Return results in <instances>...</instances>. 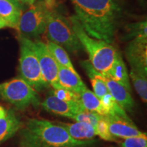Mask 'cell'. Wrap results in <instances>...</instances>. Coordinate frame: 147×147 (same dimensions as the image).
I'll list each match as a JSON object with an SVG mask.
<instances>
[{"label": "cell", "mask_w": 147, "mask_h": 147, "mask_svg": "<svg viewBox=\"0 0 147 147\" xmlns=\"http://www.w3.org/2000/svg\"><path fill=\"white\" fill-rule=\"evenodd\" d=\"M34 42V49L39 61L44 78L53 89L61 87L59 83V65L44 42Z\"/></svg>", "instance_id": "8"}, {"label": "cell", "mask_w": 147, "mask_h": 147, "mask_svg": "<svg viewBox=\"0 0 147 147\" xmlns=\"http://www.w3.org/2000/svg\"><path fill=\"white\" fill-rule=\"evenodd\" d=\"M80 101L84 108L88 111L95 113L101 116H107L108 113L103 106L100 99L91 91L86 89L80 93Z\"/></svg>", "instance_id": "19"}, {"label": "cell", "mask_w": 147, "mask_h": 147, "mask_svg": "<svg viewBox=\"0 0 147 147\" xmlns=\"http://www.w3.org/2000/svg\"><path fill=\"white\" fill-rule=\"evenodd\" d=\"M23 126V122L14 110H8L6 115L0 119V144L13 137Z\"/></svg>", "instance_id": "13"}, {"label": "cell", "mask_w": 147, "mask_h": 147, "mask_svg": "<svg viewBox=\"0 0 147 147\" xmlns=\"http://www.w3.org/2000/svg\"><path fill=\"white\" fill-rule=\"evenodd\" d=\"M105 74L115 81L124 87L129 93H131V85H130L129 76L128 75L127 69L121 54L119 51L116 53L115 60L112 67L107 71V73Z\"/></svg>", "instance_id": "15"}, {"label": "cell", "mask_w": 147, "mask_h": 147, "mask_svg": "<svg viewBox=\"0 0 147 147\" xmlns=\"http://www.w3.org/2000/svg\"><path fill=\"white\" fill-rule=\"evenodd\" d=\"M45 3L49 7H53V0H46Z\"/></svg>", "instance_id": "31"}, {"label": "cell", "mask_w": 147, "mask_h": 147, "mask_svg": "<svg viewBox=\"0 0 147 147\" xmlns=\"http://www.w3.org/2000/svg\"><path fill=\"white\" fill-rule=\"evenodd\" d=\"M19 73L21 78L36 91L49 87L42 75L34 49V42L25 36H20Z\"/></svg>", "instance_id": "4"}, {"label": "cell", "mask_w": 147, "mask_h": 147, "mask_svg": "<svg viewBox=\"0 0 147 147\" xmlns=\"http://www.w3.org/2000/svg\"><path fill=\"white\" fill-rule=\"evenodd\" d=\"M21 14L19 6L8 0H0V18L6 23L7 27L17 29Z\"/></svg>", "instance_id": "18"}, {"label": "cell", "mask_w": 147, "mask_h": 147, "mask_svg": "<svg viewBox=\"0 0 147 147\" xmlns=\"http://www.w3.org/2000/svg\"><path fill=\"white\" fill-rule=\"evenodd\" d=\"M16 1L19 3L21 6H23V5L27 4V3L29 4V0H16Z\"/></svg>", "instance_id": "29"}, {"label": "cell", "mask_w": 147, "mask_h": 147, "mask_svg": "<svg viewBox=\"0 0 147 147\" xmlns=\"http://www.w3.org/2000/svg\"><path fill=\"white\" fill-rule=\"evenodd\" d=\"M58 78L59 83L61 87L78 94L87 88L77 71L63 66L59 65Z\"/></svg>", "instance_id": "14"}, {"label": "cell", "mask_w": 147, "mask_h": 147, "mask_svg": "<svg viewBox=\"0 0 147 147\" xmlns=\"http://www.w3.org/2000/svg\"><path fill=\"white\" fill-rule=\"evenodd\" d=\"M126 34L124 40L135 38H147V22L142 21L130 23L125 27Z\"/></svg>", "instance_id": "23"}, {"label": "cell", "mask_w": 147, "mask_h": 147, "mask_svg": "<svg viewBox=\"0 0 147 147\" xmlns=\"http://www.w3.org/2000/svg\"><path fill=\"white\" fill-rule=\"evenodd\" d=\"M40 105L45 110L54 115L72 119L77 114L85 109L80 102H67L50 95L45 98Z\"/></svg>", "instance_id": "10"}, {"label": "cell", "mask_w": 147, "mask_h": 147, "mask_svg": "<svg viewBox=\"0 0 147 147\" xmlns=\"http://www.w3.org/2000/svg\"><path fill=\"white\" fill-rule=\"evenodd\" d=\"M120 147H147V136L127 138L120 143Z\"/></svg>", "instance_id": "27"}, {"label": "cell", "mask_w": 147, "mask_h": 147, "mask_svg": "<svg viewBox=\"0 0 147 147\" xmlns=\"http://www.w3.org/2000/svg\"><path fill=\"white\" fill-rule=\"evenodd\" d=\"M69 21L82 47L87 51L93 67L99 72L107 73L115 60L117 49L112 44L89 36L75 15L71 16Z\"/></svg>", "instance_id": "3"}, {"label": "cell", "mask_w": 147, "mask_h": 147, "mask_svg": "<svg viewBox=\"0 0 147 147\" xmlns=\"http://www.w3.org/2000/svg\"><path fill=\"white\" fill-rule=\"evenodd\" d=\"M96 136H100L101 138L110 142H115L116 138L110 134L108 126V122L105 116H101L98 122L95 127Z\"/></svg>", "instance_id": "24"}, {"label": "cell", "mask_w": 147, "mask_h": 147, "mask_svg": "<svg viewBox=\"0 0 147 147\" xmlns=\"http://www.w3.org/2000/svg\"><path fill=\"white\" fill-rule=\"evenodd\" d=\"M108 92L116 102L125 110L131 112L134 107V101L131 94L124 87L113 80L106 74H102Z\"/></svg>", "instance_id": "12"}, {"label": "cell", "mask_w": 147, "mask_h": 147, "mask_svg": "<svg viewBox=\"0 0 147 147\" xmlns=\"http://www.w3.org/2000/svg\"><path fill=\"white\" fill-rule=\"evenodd\" d=\"M81 65L91 80L93 93L100 100L104 95L108 93V90L104 82L102 74L97 71L93 67L89 60L82 61Z\"/></svg>", "instance_id": "17"}, {"label": "cell", "mask_w": 147, "mask_h": 147, "mask_svg": "<svg viewBox=\"0 0 147 147\" xmlns=\"http://www.w3.org/2000/svg\"><path fill=\"white\" fill-rule=\"evenodd\" d=\"M101 115L98 114L84 110L81 113L75 115L72 119L76 122H83L85 123L90 124L95 127Z\"/></svg>", "instance_id": "26"}, {"label": "cell", "mask_w": 147, "mask_h": 147, "mask_svg": "<svg viewBox=\"0 0 147 147\" xmlns=\"http://www.w3.org/2000/svg\"><path fill=\"white\" fill-rule=\"evenodd\" d=\"M52 95L57 98L67 102H80V94L71 91L70 90L65 89L63 87H61L53 89L52 91Z\"/></svg>", "instance_id": "25"}, {"label": "cell", "mask_w": 147, "mask_h": 147, "mask_svg": "<svg viewBox=\"0 0 147 147\" xmlns=\"http://www.w3.org/2000/svg\"><path fill=\"white\" fill-rule=\"evenodd\" d=\"M133 82L134 87L140 97L142 102H147V77L146 73L131 69L129 76Z\"/></svg>", "instance_id": "22"}, {"label": "cell", "mask_w": 147, "mask_h": 147, "mask_svg": "<svg viewBox=\"0 0 147 147\" xmlns=\"http://www.w3.org/2000/svg\"><path fill=\"white\" fill-rule=\"evenodd\" d=\"M49 8L45 1H38L31 5L21 14L17 30L25 36H38L45 32Z\"/></svg>", "instance_id": "7"}, {"label": "cell", "mask_w": 147, "mask_h": 147, "mask_svg": "<svg viewBox=\"0 0 147 147\" xmlns=\"http://www.w3.org/2000/svg\"><path fill=\"white\" fill-rule=\"evenodd\" d=\"M46 45L55 61L57 62L59 65L67 67L74 71H76L71 63L68 54L64 49V48L50 40L48 41Z\"/></svg>", "instance_id": "21"}, {"label": "cell", "mask_w": 147, "mask_h": 147, "mask_svg": "<svg viewBox=\"0 0 147 147\" xmlns=\"http://www.w3.org/2000/svg\"><path fill=\"white\" fill-rule=\"evenodd\" d=\"M65 128L72 138L80 141H89L94 140L96 136L95 127L91 125L83 122H76L74 123H58Z\"/></svg>", "instance_id": "16"}, {"label": "cell", "mask_w": 147, "mask_h": 147, "mask_svg": "<svg viewBox=\"0 0 147 147\" xmlns=\"http://www.w3.org/2000/svg\"><path fill=\"white\" fill-rule=\"evenodd\" d=\"M95 142L77 140L65 128L45 119H29L20 129L18 147H90Z\"/></svg>", "instance_id": "2"}, {"label": "cell", "mask_w": 147, "mask_h": 147, "mask_svg": "<svg viewBox=\"0 0 147 147\" xmlns=\"http://www.w3.org/2000/svg\"><path fill=\"white\" fill-rule=\"evenodd\" d=\"M125 55L131 69L147 73V38H135L129 43Z\"/></svg>", "instance_id": "9"}, {"label": "cell", "mask_w": 147, "mask_h": 147, "mask_svg": "<svg viewBox=\"0 0 147 147\" xmlns=\"http://www.w3.org/2000/svg\"><path fill=\"white\" fill-rule=\"evenodd\" d=\"M102 104L107 111L108 115L114 117L124 119V120L132 121L131 119L127 115V113L123 108L116 102L113 97L108 92L100 99Z\"/></svg>", "instance_id": "20"}, {"label": "cell", "mask_w": 147, "mask_h": 147, "mask_svg": "<svg viewBox=\"0 0 147 147\" xmlns=\"http://www.w3.org/2000/svg\"><path fill=\"white\" fill-rule=\"evenodd\" d=\"M8 1H11V2H12V3H14V4H16V5H18V6H19L20 8H22V6L21 5L19 4V3H18L17 1H16V0H8Z\"/></svg>", "instance_id": "32"}, {"label": "cell", "mask_w": 147, "mask_h": 147, "mask_svg": "<svg viewBox=\"0 0 147 147\" xmlns=\"http://www.w3.org/2000/svg\"><path fill=\"white\" fill-rule=\"evenodd\" d=\"M105 117L108 122L110 134L114 138L125 139L131 137L147 136L146 133L140 131L133 121H126L109 115Z\"/></svg>", "instance_id": "11"}, {"label": "cell", "mask_w": 147, "mask_h": 147, "mask_svg": "<svg viewBox=\"0 0 147 147\" xmlns=\"http://www.w3.org/2000/svg\"><path fill=\"white\" fill-rule=\"evenodd\" d=\"M7 111H8V110H5L3 106H0V119L3 118V117H4L6 115Z\"/></svg>", "instance_id": "28"}, {"label": "cell", "mask_w": 147, "mask_h": 147, "mask_svg": "<svg viewBox=\"0 0 147 147\" xmlns=\"http://www.w3.org/2000/svg\"><path fill=\"white\" fill-rule=\"evenodd\" d=\"M76 18L92 38L113 43L123 8L118 0H71Z\"/></svg>", "instance_id": "1"}, {"label": "cell", "mask_w": 147, "mask_h": 147, "mask_svg": "<svg viewBox=\"0 0 147 147\" xmlns=\"http://www.w3.org/2000/svg\"><path fill=\"white\" fill-rule=\"evenodd\" d=\"M5 27H7L6 23H5L4 21H3L2 18H0V29H3V28H5Z\"/></svg>", "instance_id": "30"}, {"label": "cell", "mask_w": 147, "mask_h": 147, "mask_svg": "<svg viewBox=\"0 0 147 147\" xmlns=\"http://www.w3.org/2000/svg\"><path fill=\"white\" fill-rule=\"evenodd\" d=\"M0 99L21 110L41 104L37 91L21 78L0 83Z\"/></svg>", "instance_id": "6"}, {"label": "cell", "mask_w": 147, "mask_h": 147, "mask_svg": "<svg viewBox=\"0 0 147 147\" xmlns=\"http://www.w3.org/2000/svg\"><path fill=\"white\" fill-rule=\"evenodd\" d=\"M45 31L50 41L65 48L69 52L78 53L83 48L69 21L58 14L53 8L49 9Z\"/></svg>", "instance_id": "5"}]
</instances>
